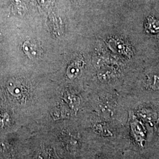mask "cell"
I'll return each instance as SVG.
<instances>
[{"label":"cell","instance_id":"6da1fadb","mask_svg":"<svg viewBox=\"0 0 159 159\" xmlns=\"http://www.w3.org/2000/svg\"><path fill=\"white\" fill-rule=\"evenodd\" d=\"M23 48L25 54L31 60L40 58L43 53V48L40 43L35 40L25 41Z\"/></svg>","mask_w":159,"mask_h":159},{"label":"cell","instance_id":"7a4b0ae2","mask_svg":"<svg viewBox=\"0 0 159 159\" xmlns=\"http://www.w3.org/2000/svg\"><path fill=\"white\" fill-rule=\"evenodd\" d=\"M79 61H76L71 64L67 70V75L70 79H74L77 77L80 71V67H77V64Z\"/></svg>","mask_w":159,"mask_h":159},{"label":"cell","instance_id":"3957f363","mask_svg":"<svg viewBox=\"0 0 159 159\" xmlns=\"http://www.w3.org/2000/svg\"><path fill=\"white\" fill-rule=\"evenodd\" d=\"M136 159H139V158H136Z\"/></svg>","mask_w":159,"mask_h":159}]
</instances>
